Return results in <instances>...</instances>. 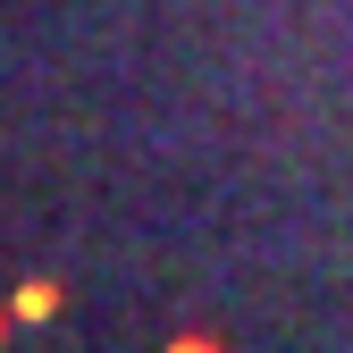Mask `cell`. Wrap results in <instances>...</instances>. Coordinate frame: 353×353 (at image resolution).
<instances>
[{
  "instance_id": "6da1fadb",
  "label": "cell",
  "mask_w": 353,
  "mask_h": 353,
  "mask_svg": "<svg viewBox=\"0 0 353 353\" xmlns=\"http://www.w3.org/2000/svg\"><path fill=\"white\" fill-rule=\"evenodd\" d=\"M9 303H17V320H51L59 312V278H26V286H9Z\"/></svg>"
},
{
  "instance_id": "7a4b0ae2",
  "label": "cell",
  "mask_w": 353,
  "mask_h": 353,
  "mask_svg": "<svg viewBox=\"0 0 353 353\" xmlns=\"http://www.w3.org/2000/svg\"><path fill=\"white\" fill-rule=\"evenodd\" d=\"M168 353H219V345H210V336H176Z\"/></svg>"
},
{
  "instance_id": "3957f363",
  "label": "cell",
  "mask_w": 353,
  "mask_h": 353,
  "mask_svg": "<svg viewBox=\"0 0 353 353\" xmlns=\"http://www.w3.org/2000/svg\"><path fill=\"white\" fill-rule=\"evenodd\" d=\"M9 320H17V303H0V336H9Z\"/></svg>"
}]
</instances>
